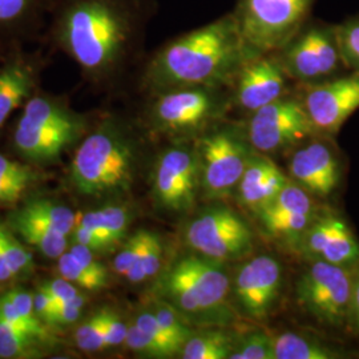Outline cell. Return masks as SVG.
Wrapping results in <instances>:
<instances>
[{
    "label": "cell",
    "instance_id": "1",
    "mask_svg": "<svg viewBox=\"0 0 359 359\" xmlns=\"http://www.w3.org/2000/svg\"><path fill=\"white\" fill-rule=\"evenodd\" d=\"M157 0H53L44 35L93 81H107L140 51Z\"/></svg>",
    "mask_w": 359,
    "mask_h": 359
},
{
    "label": "cell",
    "instance_id": "2",
    "mask_svg": "<svg viewBox=\"0 0 359 359\" xmlns=\"http://www.w3.org/2000/svg\"><path fill=\"white\" fill-rule=\"evenodd\" d=\"M256 55L226 13L161 46L144 67L142 88L152 96L179 88L231 87Z\"/></svg>",
    "mask_w": 359,
    "mask_h": 359
},
{
    "label": "cell",
    "instance_id": "3",
    "mask_svg": "<svg viewBox=\"0 0 359 359\" xmlns=\"http://www.w3.org/2000/svg\"><path fill=\"white\" fill-rule=\"evenodd\" d=\"M231 287L225 262L192 252L164 271L156 283V294L193 327H226L236 321L229 304Z\"/></svg>",
    "mask_w": 359,
    "mask_h": 359
},
{
    "label": "cell",
    "instance_id": "4",
    "mask_svg": "<svg viewBox=\"0 0 359 359\" xmlns=\"http://www.w3.org/2000/svg\"><path fill=\"white\" fill-rule=\"evenodd\" d=\"M135 165V145L126 128L115 117H107L79 145L69 168L71 184L90 197L127 192Z\"/></svg>",
    "mask_w": 359,
    "mask_h": 359
},
{
    "label": "cell",
    "instance_id": "5",
    "mask_svg": "<svg viewBox=\"0 0 359 359\" xmlns=\"http://www.w3.org/2000/svg\"><path fill=\"white\" fill-rule=\"evenodd\" d=\"M226 87H192L152 95L147 109L148 124L170 136H193L208 130L229 107Z\"/></svg>",
    "mask_w": 359,
    "mask_h": 359
},
{
    "label": "cell",
    "instance_id": "6",
    "mask_svg": "<svg viewBox=\"0 0 359 359\" xmlns=\"http://www.w3.org/2000/svg\"><path fill=\"white\" fill-rule=\"evenodd\" d=\"M316 0H238L231 13L245 43L258 53L283 48L306 25Z\"/></svg>",
    "mask_w": 359,
    "mask_h": 359
},
{
    "label": "cell",
    "instance_id": "7",
    "mask_svg": "<svg viewBox=\"0 0 359 359\" xmlns=\"http://www.w3.org/2000/svg\"><path fill=\"white\" fill-rule=\"evenodd\" d=\"M200 169V188L208 200H221L237 189L253 156L246 129L225 126L206 132L196 147Z\"/></svg>",
    "mask_w": 359,
    "mask_h": 359
},
{
    "label": "cell",
    "instance_id": "8",
    "mask_svg": "<svg viewBox=\"0 0 359 359\" xmlns=\"http://www.w3.org/2000/svg\"><path fill=\"white\" fill-rule=\"evenodd\" d=\"M289 79L316 84L339 76L344 63L337 25L309 19L290 41L277 52Z\"/></svg>",
    "mask_w": 359,
    "mask_h": 359
},
{
    "label": "cell",
    "instance_id": "9",
    "mask_svg": "<svg viewBox=\"0 0 359 359\" xmlns=\"http://www.w3.org/2000/svg\"><path fill=\"white\" fill-rule=\"evenodd\" d=\"M355 268L311 261L295 285L298 305L321 325L348 327Z\"/></svg>",
    "mask_w": 359,
    "mask_h": 359
},
{
    "label": "cell",
    "instance_id": "10",
    "mask_svg": "<svg viewBox=\"0 0 359 359\" xmlns=\"http://www.w3.org/2000/svg\"><path fill=\"white\" fill-rule=\"evenodd\" d=\"M184 241L191 252L219 262L249 256L255 249V234L249 224L228 206L201 210L188 222Z\"/></svg>",
    "mask_w": 359,
    "mask_h": 359
},
{
    "label": "cell",
    "instance_id": "11",
    "mask_svg": "<svg viewBox=\"0 0 359 359\" xmlns=\"http://www.w3.org/2000/svg\"><path fill=\"white\" fill-rule=\"evenodd\" d=\"M253 149L274 154L316 133L299 97L285 96L250 114L246 127Z\"/></svg>",
    "mask_w": 359,
    "mask_h": 359
},
{
    "label": "cell",
    "instance_id": "12",
    "mask_svg": "<svg viewBox=\"0 0 359 359\" xmlns=\"http://www.w3.org/2000/svg\"><path fill=\"white\" fill-rule=\"evenodd\" d=\"M299 100L316 133L333 136L359 109V71L306 86Z\"/></svg>",
    "mask_w": 359,
    "mask_h": 359
},
{
    "label": "cell",
    "instance_id": "13",
    "mask_svg": "<svg viewBox=\"0 0 359 359\" xmlns=\"http://www.w3.org/2000/svg\"><path fill=\"white\" fill-rule=\"evenodd\" d=\"M152 187L154 200L163 209L176 213L192 210L201 189L196 149H167L156 161Z\"/></svg>",
    "mask_w": 359,
    "mask_h": 359
},
{
    "label": "cell",
    "instance_id": "14",
    "mask_svg": "<svg viewBox=\"0 0 359 359\" xmlns=\"http://www.w3.org/2000/svg\"><path fill=\"white\" fill-rule=\"evenodd\" d=\"M283 287V266L274 257L257 256L238 266L231 293L245 317L265 321L276 306Z\"/></svg>",
    "mask_w": 359,
    "mask_h": 359
},
{
    "label": "cell",
    "instance_id": "15",
    "mask_svg": "<svg viewBox=\"0 0 359 359\" xmlns=\"http://www.w3.org/2000/svg\"><path fill=\"white\" fill-rule=\"evenodd\" d=\"M309 261L345 268L359 265V241L346 221L333 210L318 212L295 248Z\"/></svg>",
    "mask_w": 359,
    "mask_h": 359
},
{
    "label": "cell",
    "instance_id": "16",
    "mask_svg": "<svg viewBox=\"0 0 359 359\" xmlns=\"http://www.w3.org/2000/svg\"><path fill=\"white\" fill-rule=\"evenodd\" d=\"M318 212L313 196L294 181H289L256 217L271 238L295 249Z\"/></svg>",
    "mask_w": 359,
    "mask_h": 359
},
{
    "label": "cell",
    "instance_id": "17",
    "mask_svg": "<svg viewBox=\"0 0 359 359\" xmlns=\"http://www.w3.org/2000/svg\"><path fill=\"white\" fill-rule=\"evenodd\" d=\"M287 80L277 52L258 53L248 60L233 81V100L245 112L257 109L287 96Z\"/></svg>",
    "mask_w": 359,
    "mask_h": 359
},
{
    "label": "cell",
    "instance_id": "18",
    "mask_svg": "<svg viewBox=\"0 0 359 359\" xmlns=\"http://www.w3.org/2000/svg\"><path fill=\"white\" fill-rule=\"evenodd\" d=\"M87 128L88 126H56L23 112L13 130V144L27 160L51 163L77 142Z\"/></svg>",
    "mask_w": 359,
    "mask_h": 359
},
{
    "label": "cell",
    "instance_id": "19",
    "mask_svg": "<svg viewBox=\"0 0 359 359\" xmlns=\"http://www.w3.org/2000/svg\"><path fill=\"white\" fill-rule=\"evenodd\" d=\"M290 176L314 197L326 198L339 185L341 163L327 142L317 140L299 148L290 161Z\"/></svg>",
    "mask_w": 359,
    "mask_h": 359
},
{
    "label": "cell",
    "instance_id": "20",
    "mask_svg": "<svg viewBox=\"0 0 359 359\" xmlns=\"http://www.w3.org/2000/svg\"><path fill=\"white\" fill-rule=\"evenodd\" d=\"M53 0H0V44L15 47L44 35Z\"/></svg>",
    "mask_w": 359,
    "mask_h": 359
},
{
    "label": "cell",
    "instance_id": "21",
    "mask_svg": "<svg viewBox=\"0 0 359 359\" xmlns=\"http://www.w3.org/2000/svg\"><path fill=\"white\" fill-rule=\"evenodd\" d=\"M36 77V62L27 57L19 46H15L8 59L0 67V127L35 93Z\"/></svg>",
    "mask_w": 359,
    "mask_h": 359
},
{
    "label": "cell",
    "instance_id": "22",
    "mask_svg": "<svg viewBox=\"0 0 359 359\" xmlns=\"http://www.w3.org/2000/svg\"><path fill=\"white\" fill-rule=\"evenodd\" d=\"M236 337L225 327H201L194 330L180 351L184 359H229Z\"/></svg>",
    "mask_w": 359,
    "mask_h": 359
},
{
    "label": "cell",
    "instance_id": "23",
    "mask_svg": "<svg viewBox=\"0 0 359 359\" xmlns=\"http://www.w3.org/2000/svg\"><path fill=\"white\" fill-rule=\"evenodd\" d=\"M345 354L318 338L287 333L274 337V359H337Z\"/></svg>",
    "mask_w": 359,
    "mask_h": 359
},
{
    "label": "cell",
    "instance_id": "24",
    "mask_svg": "<svg viewBox=\"0 0 359 359\" xmlns=\"http://www.w3.org/2000/svg\"><path fill=\"white\" fill-rule=\"evenodd\" d=\"M11 224L27 244L35 246L41 255L52 259L65 255L68 245L65 234L36 219L25 217L18 212L11 215Z\"/></svg>",
    "mask_w": 359,
    "mask_h": 359
},
{
    "label": "cell",
    "instance_id": "25",
    "mask_svg": "<svg viewBox=\"0 0 359 359\" xmlns=\"http://www.w3.org/2000/svg\"><path fill=\"white\" fill-rule=\"evenodd\" d=\"M130 221L132 213L128 208L109 205L81 215L76 224L96 231L115 248L124 240Z\"/></svg>",
    "mask_w": 359,
    "mask_h": 359
},
{
    "label": "cell",
    "instance_id": "26",
    "mask_svg": "<svg viewBox=\"0 0 359 359\" xmlns=\"http://www.w3.org/2000/svg\"><path fill=\"white\" fill-rule=\"evenodd\" d=\"M43 345L46 342L35 335L0 321V358H40L43 355Z\"/></svg>",
    "mask_w": 359,
    "mask_h": 359
},
{
    "label": "cell",
    "instance_id": "27",
    "mask_svg": "<svg viewBox=\"0 0 359 359\" xmlns=\"http://www.w3.org/2000/svg\"><path fill=\"white\" fill-rule=\"evenodd\" d=\"M18 213L43 222L65 236H69L76 226L75 213L67 206L52 203L50 200L31 201L23 209L18 210Z\"/></svg>",
    "mask_w": 359,
    "mask_h": 359
},
{
    "label": "cell",
    "instance_id": "28",
    "mask_svg": "<svg viewBox=\"0 0 359 359\" xmlns=\"http://www.w3.org/2000/svg\"><path fill=\"white\" fill-rule=\"evenodd\" d=\"M152 311L161 327L164 329V332L170 338V341L179 347L181 351L184 344L194 333L196 329L182 320L176 309L160 298L154 302Z\"/></svg>",
    "mask_w": 359,
    "mask_h": 359
},
{
    "label": "cell",
    "instance_id": "29",
    "mask_svg": "<svg viewBox=\"0 0 359 359\" xmlns=\"http://www.w3.org/2000/svg\"><path fill=\"white\" fill-rule=\"evenodd\" d=\"M229 359H274V337L253 330L236 338Z\"/></svg>",
    "mask_w": 359,
    "mask_h": 359
},
{
    "label": "cell",
    "instance_id": "30",
    "mask_svg": "<svg viewBox=\"0 0 359 359\" xmlns=\"http://www.w3.org/2000/svg\"><path fill=\"white\" fill-rule=\"evenodd\" d=\"M0 248L13 277L32 273L35 266L32 255L4 225H0Z\"/></svg>",
    "mask_w": 359,
    "mask_h": 359
},
{
    "label": "cell",
    "instance_id": "31",
    "mask_svg": "<svg viewBox=\"0 0 359 359\" xmlns=\"http://www.w3.org/2000/svg\"><path fill=\"white\" fill-rule=\"evenodd\" d=\"M57 270L67 281L76 285L77 287L87 292H100L108 286V283L100 280L95 274L86 269L71 252L65 253L57 258Z\"/></svg>",
    "mask_w": 359,
    "mask_h": 359
},
{
    "label": "cell",
    "instance_id": "32",
    "mask_svg": "<svg viewBox=\"0 0 359 359\" xmlns=\"http://www.w3.org/2000/svg\"><path fill=\"white\" fill-rule=\"evenodd\" d=\"M108 308L102 309L93 316H90L87 321L79 326L76 330V344L84 351H100L107 346L105 339V318Z\"/></svg>",
    "mask_w": 359,
    "mask_h": 359
},
{
    "label": "cell",
    "instance_id": "33",
    "mask_svg": "<svg viewBox=\"0 0 359 359\" xmlns=\"http://www.w3.org/2000/svg\"><path fill=\"white\" fill-rule=\"evenodd\" d=\"M337 32L347 71H359V16L337 25Z\"/></svg>",
    "mask_w": 359,
    "mask_h": 359
},
{
    "label": "cell",
    "instance_id": "34",
    "mask_svg": "<svg viewBox=\"0 0 359 359\" xmlns=\"http://www.w3.org/2000/svg\"><path fill=\"white\" fill-rule=\"evenodd\" d=\"M127 346L135 351L142 354L149 358H170L167 351L160 346L157 342L147 333H144L142 329L133 321L128 325V333L124 342Z\"/></svg>",
    "mask_w": 359,
    "mask_h": 359
},
{
    "label": "cell",
    "instance_id": "35",
    "mask_svg": "<svg viewBox=\"0 0 359 359\" xmlns=\"http://www.w3.org/2000/svg\"><path fill=\"white\" fill-rule=\"evenodd\" d=\"M135 322H136V325L142 329L144 333L148 334V335L154 339V342H157L160 346L163 347V348L167 351L170 358H172V357H176L177 354H180L179 347L176 346V345L170 341V338H169L167 333L164 332V329L161 327V325L157 321V318H156L152 309L140 313V314L136 317Z\"/></svg>",
    "mask_w": 359,
    "mask_h": 359
},
{
    "label": "cell",
    "instance_id": "36",
    "mask_svg": "<svg viewBox=\"0 0 359 359\" xmlns=\"http://www.w3.org/2000/svg\"><path fill=\"white\" fill-rule=\"evenodd\" d=\"M163 252H164V246H163L160 236L154 231H147L140 261H142L148 280L157 276L158 271L161 270Z\"/></svg>",
    "mask_w": 359,
    "mask_h": 359
},
{
    "label": "cell",
    "instance_id": "37",
    "mask_svg": "<svg viewBox=\"0 0 359 359\" xmlns=\"http://www.w3.org/2000/svg\"><path fill=\"white\" fill-rule=\"evenodd\" d=\"M145 234L147 231H137L133 233L123 249L118 252V255L114 259V269L117 274L126 276L130 266L142 256V248L145 243Z\"/></svg>",
    "mask_w": 359,
    "mask_h": 359
},
{
    "label": "cell",
    "instance_id": "38",
    "mask_svg": "<svg viewBox=\"0 0 359 359\" xmlns=\"http://www.w3.org/2000/svg\"><path fill=\"white\" fill-rule=\"evenodd\" d=\"M69 252L74 255L77 261L90 271L92 274H95L96 277H99L100 280H103L105 283H109V273L108 269L104 266L103 264L95 257V252H92L87 246L84 245L76 244L72 245Z\"/></svg>",
    "mask_w": 359,
    "mask_h": 359
},
{
    "label": "cell",
    "instance_id": "39",
    "mask_svg": "<svg viewBox=\"0 0 359 359\" xmlns=\"http://www.w3.org/2000/svg\"><path fill=\"white\" fill-rule=\"evenodd\" d=\"M87 299L88 298L86 295L80 293L74 299L65 302L63 305H59L50 326H67L76 322L87 304Z\"/></svg>",
    "mask_w": 359,
    "mask_h": 359
},
{
    "label": "cell",
    "instance_id": "40",
    "mask_svg": "<svg viewBox=\"0 0 359 359\" xmlns=\"http://www.w3.org/2000/svg\"><path fill=\"white\" fill-rule=\"evenodd\" d=\"M104 330H105L107 346H120L126 342L127 333H128V325H126V322L123 321L115 311L108 309Z\"/></svg>",
    "mask_w": 359,
    "mask_h": 359
},
{
    "label": "cell",
    "instance_id": "41",
    "mask_svg": "<svg viewBox=\"0 0 359 359\" xmlns=\"http://www.w3.org/2000/svg\"><path fill=\"white\" fill-rule=\"evenodd\" d=\"M39 289H41L47 294L51 295L57 305H63L65 302L74 299L75 297L80 294V290H79L80 287H77L76 285L67 281L63 277L43 283Z\"/></svg>",
    "mask_w": 359,
    "mask_h": 359
},
{
    "label": "cell",
    "instance_id": "42",
    "mask_svg": "<svg viewBox=\"0 0 359 359\" xmlns=\"http://www.w3.org/2000/svg\"><path fill=\"white\" fill-rule=\"evenodd\" d=\"M74 238H75L76 244L84 245L95 253H105V252H109L114 249L100 234H97L96 231H92L87 226L79 225V224H76V226L74 229Z\"/></svg>",
    "mask_w": 359,
    "mask_h": 359
},
{
    "label": "cell",
    "instance_id": "43",
    "mask_svg": "<svg viewBox=\"0 0 359 359\" xmlns=\"http://www.w3.org/2000/svg\"><path fill=\"white\" fill-rule=\"evenodd\" d=\"M34 172L31 168L15 163L13 160L0 154V180H13L29 184L34 179Z\"/></svg>",
    "mask_w": 359,
    "mask_h": 359
},
{
    "label": "cell",
    "instance_id": "44",
    "mask_svg": "<svg viewBox=\"0 0 359 359\" xmlns=\"http://www.w3.org/2000/svg\"><path fill=\"white\" fill-rule=\"evenodd\" d=\"M34 306L39 318L46 325H51V321L59 308V305L56 304V301L52 298L51 295L39 289L38 293L34 295Z\"/></svg>",
    "mask_w": 359,
    "mask_h": 359
},
{
    "label": "cell",
    "instance_id": "45",
    "mask_svg": "<svg viewBox=\"0 0 359 359\" xmlns=\"http://www.w3.org/2000/svg\"><path fill=\"white\" fill-rule=\"evenodd\" d=\"M28 187L27 182L0 180V204H15L20 200Z\"/></svg>",
    "mask_w": 359,
    "mask_h": 359
},
{
    "label": "cell",
    "instance_id": "46",
    "mask_svg": "<svg viewBox=\"0 0 359 359\" xmlns=\"http://www.w3.org/2000/svg\"><path fill=\"white\" fill-rule=\"evenodd\" d=\"M348 327L359 333V265L355 268V273H354V287H353Z\"/></svg>",
    "mask_w": 359,
    "mask_h": 359
},
{
    "label": "cell",
    "instance_id": "47",
    "mask_svg": "<svg viewBox=\"0 0 359 359\" xmlns=\"http://www.w3.org/2000/svg\"><path fill=\"white\" fill-rule=\"evenodd\" d=\"M13 278V273L7 265V261H6V257L3 255V250L0 248V283H6L8 280Z\"/></svg>",
    "mask_w": 359,
    "mask_h": 359
},
{
    "label": "cell",
    "instance_id": "48",
    "mask_svg": "<svg viewBox=\"0 0 359 359\" xmlns=\"http://www.w3.org/2000/svg\"><path fill=\"white\" fill-rule=\"evenodd\" d=\"M0 47H1V44H0Z\"/></svg>",
    "mask_w": 359,
    "mask_h": 359
}]
</instances>
